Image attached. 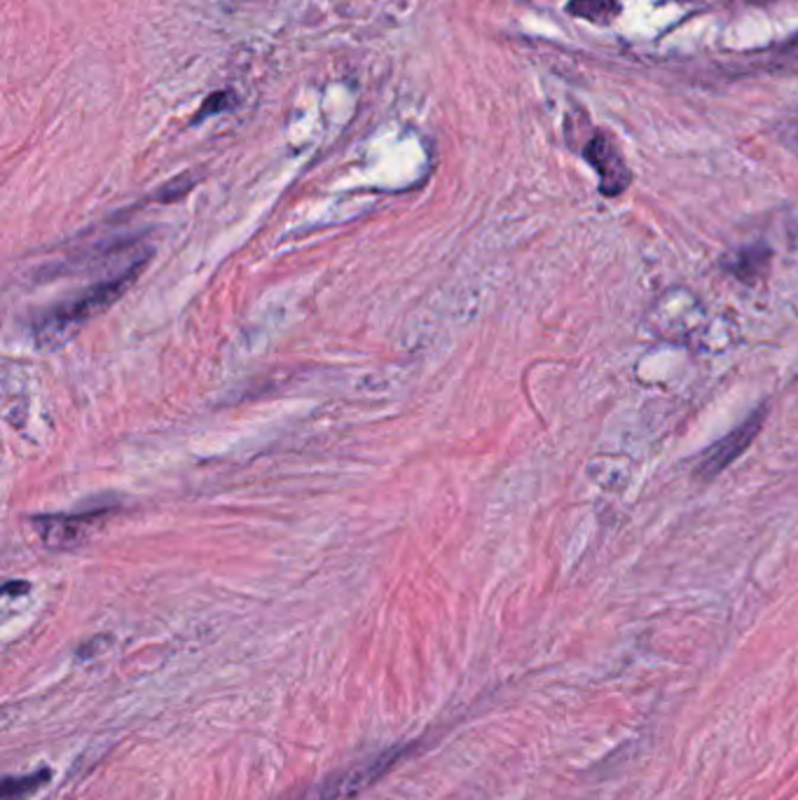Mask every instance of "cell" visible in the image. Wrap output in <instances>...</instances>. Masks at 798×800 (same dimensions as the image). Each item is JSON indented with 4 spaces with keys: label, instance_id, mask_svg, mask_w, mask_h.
Returning a JSON list of instances; mask_svg holds the SVG:
<instances>
[{
    "label": "cell",
    "instance_id": "6da1fadb",
    "mask_svg": "<svg viewBox=\"0 0 798 800\" xmlns=\"http://www.w3.org/2000/svg\"><path fill=\"white\" fill-rule=\"evenodd\" d=\"M141 267H144V260L141 263H136L134 267H129L125 274L106 278V282L96 284L92 291H87L83 295H77L75 299H71V303L59 305L52 314H48L43 322H40L38 337L43 339V343H52V339H56L59 335H64L66 330L75 328L77 324H83V322H87V318L106 309L111 303H115V299L127 291L129 284H134V278L138 272H141Z\"/></svg>",
    "mask_w": 798,
    "mask_h": 800
},
{
    "label": "cell",
    "instance_id": "7a4b0ae2",
    "mask_svg": "<svg viewBox=\"0 0 798 800\" xmlns=\"http://www.w3.org/2000/svg\"><path fill=\"white\" fill-rule=\"evenodd\" d=\"M764 419H766V410H756L754 414H749V419H745L741 427L733 429L722 440H716V443L710 445L701 454V459H697L693 475L701 480H712L720 473H724L735 462V459H741L749 450L754 438L759 435V431L764 427Z\"/></svg>",
    "mask_w": 798,
    "mask_h": 800
},
{
    "label": "cell",
    "instance_id": "3957f363",
    "mask_svg": "<svg viewBox=\"0 0 798 800\" xmlns=\"http://www.w3.org/2000/svg\"><path fill=\"white\" fill-rule=\"evenodd\" d=\"M584 157L595 169V173L600 176V190L605 197H618L628 190L632 176L623 155L618 152L611 138H607L605 134H595L584 148Z\"/></svg>",
    "mask_w": 798,
    "mask_h": 800
},
{
    "label": "cell",
    "instance_id": "277c9868",
    "mask_svg": "<svg viewBox=\"0 0 798 800\" xmlns=\"http://www.w3.org/2000/svg\"><path fill=\"white\" fill-rule=\"evenodd\" d=\"M90 515H64V517H40L38 529L50 548H73L87 534Z\"/></svg>",
    "mask_w": 798,
    "mask_h": 800
},
{
    "label": "cell",
    "instance_id": "5b68a950",
    "mask_svg": "<svg viewBox=\"0 0 798 800\" xmlns=\"http://www.w3.org/2000/svg\"><path fill=\"white\" fill-rule=\"evenodd\" d=\"M768 260H770L768 246H752V249H741L733 255H728L724 260V267L733 276L743 278V282H754V278L762 274V270H766Z\"/></svg>",
    "mask_w": 798,
    "mask_h": 800
},
{
    "label": "cell",
    "instance_id": "8992f818",
    "mask_svg": "<svg viewBox=\"0 0 798 800\" xmlns=\"http://www.w3.org/2000/svg\"><path fill=\"white\" fill-rule=\"evenodd\" d=\"M569 14L592 24H609L621 14V0H571Z\"/></svg>",
    "mask_w": 798,
    "mask_h": 800
},
{
    "label": "cell",
    "instance_id": "52a82bcc",
    "mask_svg": "<svg viewBox=\"0 0 798 800\" xmlns=\"http://www.w3.org/2000/svg\"><path fill=\"white\" fill-rule=\"evenodd\" d=\"M48 777H50V772H48V770H43V772L29 775V777L6 779V785H3V798H6V800H22V798H27L31 791H35L40 785H43Z\"/></svg>",
    "mask_w": 798,
    "mask_h": 800
},
{
    "label": "cell",
    "instance_id": "ba28073f",
    "mask_svg": "<svg viewBox=\"0 0 798 800\" xmlns=\"http://www.w3.org/2000/svg\"><path fill=\"white\" fill-rule=\"evenodd\" d=\"M234 106H237L234 92H230V90L213 92L211 96H207V102H204L202 106H199V113H197V117H195V123H199V119H204V117H213V115L223 113V110H232Z\"/></svg>",
    "mask_w": 798,
    "mask_h": 800
},
{
    "label": "cell",
    "instance_id": "9c48e42d",
    "mask_svg": "<svg viewBox=\"0 0 798 800\" xmlns=\"http://www.w3.org/2000/svg\"><path fill=\"white\" fill-rule=\"evenodd\" d=\"M777 138H780L789 150L798 152V108L791 110L785 119H780V125H777Z\"/></svg>",
    "mask_w": 798,
    "mask_h": 800
}]
</instances>
